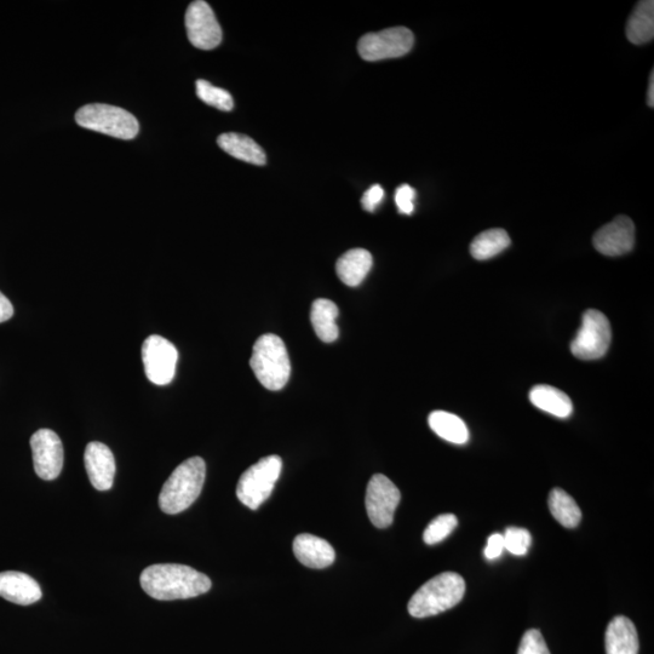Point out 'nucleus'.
<instances>
[{"label": "nucleus", "mask_w": 654, "mask_h": 654, "mask_svg": "<svg viewBox=\"0 0 654 654\" xmlns=\"http://www.w3.org/2000/svg\"><path fill=\"white\" fill-rule=\"evenodd\" d=\"M197 95L206 105L220 109L223 112H231L234 101L227 90L216 88L206 80L200 79L197 82Z\"/></svg>", "instance_id": "26"}, {"label": "nucleus", "mask_w": 654, "mask_h": 654, "mask_svg": "<svg viewBox=\"0 0 654 654\" xmlns=\"http://www.w3.org/2000/svg\"><path fill=\"white\" fill-rule=\"evenodd\" d=\"M76 122L82 128L120 140H133L140 131L139 122L133 114L105 103H93L80 108Z\"/></svg>", "instance_id": "5"}, {"label": "nucleus", "mask_w": 654, "mask_h": 654, "mask_svg": "<svg viewBox=\"0 0 654 654\" xmlns=\"http://www.w3.org/2000/svg\"><path fill=\"white\" fill-rule=\"evenodd\" d=\"M612 341L610 321L604 313L589 309L583 315L582 326L571 343V352L582 360L605 357Z\"/></svg>", "instance_id": "7"}, {"label": "nucleus", "mask_w": 654, "mask_h": 654, "mask_svg": "<svg viewBox=\"0 0 654 654\" xmlns=\"http://www.w3.org/2000/svg\"><path fill=\"white\" fill-rule=\"evenodd\" d=\"M383 199L384 189L380 185H375L364 193L363 198H361V205H363L365 211L375 212Z\"/></svg>", "instance_id": "31"}, {"label": "nucleus", "mask_w": 654, "mask_h": 654, "mask_svg": "<svg viewBox=\"0 0 654 654\" xmlns=\"http://www.w3.org/2000/svg\"><path fill=\"white\" fill-rule=\"evenodd\" d=\"M372 255L365 249H352L338 258L336 273L343 284L355 288L359 286L372 268Z\"/></svg>", "instance_id": "18"}, {"label": "nucleus", "mask_w": 654, "mask_h": 654, "mask_svg": "<svg viewBox=\"0 0 654 654\" xmlns=\"http://www.w3.org/2000/svg\"><path fill=\"white\" fill-rule=\"evenodd\" d=\"M504 550L506 549H504L503 535L501 533H493L489 541H487L484 554L487 560H496L503 554Z\"/></svg>", "instance_id": "32"}, {"label": "nucleus", "mask_w": 654, "mask_h": 654, "mask_svg": "<svg viewBox=\"0 0 654 654\" xmlns=\"http://www.w3.org/2000/svg\"><path fill=\"white\" fill-rule=\"evenodd\" d=\"M250 366L263 387L277 392L289 382L291 363L285 343L277 335L258 337L252 349Z\"/></svg>", "instance_id": "4"}, {"label": "nucleus", "mask_w": 654, "mask_h": 654, "mask_svg": "<svg viewBox=\"0 0 654 654\" xmlns=\"http://www.w3.org/2000/svg\"><path fill=\"white\" fill-rule=\"evenodd\" d=\"M647 105L651 108L654 107V71L652 70L650 76V85H648Z\"/></svg>", "instance_id": "34"}, {"label": "nucleus", "mask_w": 654, "mask_h": 654, "mask_svg": "<svg viewBox=\"0 0 654 654\" xmlns=\"http://www.w3.org/2000/svg\"><path fill=\"white\" fill-rule=\"evenodd\" d=\"M503 539L504 549L516 556L526 555L532 544L531 533L520 527H508Z\"/></svg>", "instance_id": "28"}, {"label": "nucleus", "mask_w": 654, "mask_h": 654, "mask_svg": "<svg viewBox=\"0 0 654 654\" xmlns=\"http://www.w3.org/2000/svg\"><path fill=\"white\" fill-rule=\"evenodd\" d=\"M205 476L206 464L203 458L192 457L181 463L160 491V509L169 515L185 512L202 493Z\"/></svg>", "instance_id": "2"}, {"label": "nucleus", "mask_w": 654, "mask_h": 654, "mask_svg": "<svg viewBox=\"0 0 654 654\" xmlns=\"http://www.w3.org/2000/svg\"><path fill=\"white\" fill-rule=\"evenodd\" d=\"M430 429L451 444L463 445L469 440L467 424L460 417L446 411H434L428 418Z\"/></svg>", "instance_id": "23"}, {"label": "nucleus", "mask_w": 654, "mask_h": 654, "mask_svg": "<svg viewBox=\"0 0 654 654\" xmlns=\"http://www.w3.org/2000/svg\"><path fill=\"white\" fill-rule=\"evenodd\" d=\"M401 493L386 475L375 474L367 485L365 506L367 515L377 529H387L393 524L395 510Z\"/></svg>", "instance_id": "9"}, {"label": "nucleus", "mask_w": 654, "mask_h": 654, "mask_svg": "<svg viewBox=\"0 0 654 654\" xmlns=\"http://www.w3.org/2000/svg\"><path fill=\"white\" fill-rule=\"evenodd\" d=\"M34 470L40 479L51 481L63 468L62 441L53 430L39 429L31 438Z\"/></svg>", "instance_id": "12"}, {"label": "nucleus", "mask_w": 654, "mask_h": 654, "mask_svg": "<svg viewBox=\"0 0 654 654\" xmlns=\"http://www.w3.org/2000/svg\"><path fill=\"white\" fill-rule=\"evenodd\" d=\"M510 244H512V240L504 229L493 228L475 237L470 245V254L475 260H490L508 249Z\"/></svg>", "instance_id": "24"}, {"label": "nucleus", "mask_w": 654, "mask_h": 654, "mask_svg": "<svg viewBox=\"0 0 654 654\" xmlns=\"http://www.w3.org/2000/svg\"><path fill=\"white\" fill-rule=\"evenodd\" d=\"M458 526V519L453 514L439 515L428 525L424 530L423 539L424 543L428 545L438 544L443 542L445 538L449 537Z\"/></svg>", "instance_id": "27"}, {"label": "nucleus", "mask_w": 654, "mask_h": 654, "mask_svg": "<svg viewBox=\"0 0 654 654\" xmlns=\"http://www.w3.org/2000/svg\"><path fill=\"white\" fill-rule=\"evenodd\" d=\"M416 191L409 185L398 187L395 192V204L400 214L411 215L415 210Z\"/></svg>", "instance_id": "30"}, {"label": "nucleus", "mask_w": 654, "mask_h": 654, "mask_svg": "<svg viewBox=\"0 0 654 654\" xmlns=\"http://www.w3.org/2000/svg\"><path fill=\"white\" fill-rule=\"evenodd\" d=\"M606 654H639V636L629 618L618 616L608 624L605 635Z\"/></svg>", "instance_id": "17"}, {"label": "nucleus", "mask_w": 654, "mask_h": 654, "mask_svg": "<svg viewBox=\"0 0 654 654\" xmlns=\"http://www.w3.org/2000/svg\"><path fill=\"white\" fill-rule=\"evenodd\" d=\"M283 461L277 455L262 458L240 476L237 497L245 507L256 510L271 497L280 478Z\"/></svg>", "instance_id": "6"}, {"label": "nucleus", "mask_w": 654, "mask_h": 654, "mask_svg": "<svg viewBox=\"0 0 654 654\" xmlns=\"http://www.w3.org/2000/svg\"><path fill=\"white\" fill-rule=\"evenodd\" d=\"M179 352L166 338L152 335L143 342L142 361L149 381L166 386L174 380Z\"/></svg>", "instance_id": "10"}, {"label": "nucleus", "mask_w": 654, "mask_h": 654, "mask_svg": "<svg viewBox=\"0 0 654 654\" xmlns=\"http://www.w3.org/2000/svg\"><path fill=\"white\" fill-rule=\"evenodd\" d=\"M294 554L302 565L309 569L321 570L334 564L335 549L323 538L302 533L294 541Z\"/></svg>", "instance_id": "16"}, {"label": "nucleus", "mask_w": 654, "mask_h": 654, "mask_svg": "<svg viewBox=\"0 0 654 654\" xmlns=\"http://www.w3.org/2000/svg\"><path fill=\"white\" fill-rule=\"evenodd\" d=\"M518 654H550L541 631L537 629L527 630L522 636Z\"/></svg>", "instance_id": "29"}, {"label": "nucleus", "mask_w": 654, "mask_h": 654, "mask_svg": "<svg viewBox=\"0 0 654 654\" xmlns=\"http://www.w3.org/2000/svg\"><path fill=\"white\" fill-rule=\"evenodd\" d=\"M549 509L555 520L566 529H575L582 520V510L575 499L561 489H554L549 495Z\"/></svg>", "instance_id": "25"}, {"label": "nucleus", "mask_w": 654, "mask_h": 654, "mask_svg": "<svg viewBox=\"0 0 654 654\" xmlns=\"http://www.w3.org/2000/svg\"><path fill=\"white\" fill-rule=\"evenodd\" d=\"M140 583L151 598L160 601L197 598L212 587L211 579L204 573L179 564L149 566L142 572Z\"/></svg>", "instance_id": "1"}, {"label": "nucleus", "mask_w": 654, "mask_h": 654, "mask_svg": "<svg viewBox=\"0 0 654 654\" xmlns=\"http://www.w3.org/2000/svg\"><path fill=\"white\" fill-rule=\"evenodd\" d=\"M338 307L336 303L319 298L312 304L311 321L315 334L325 343L335 342L338 338Z\"/></svg>", "instance_id": "22"}, {"label": "nucleus", "mask_w": 654, "mask_h": 654, "mask_svg": "<svg viewBox=\"0 0 654 654\" xmlns=\"http://www.w3.org/2000/svg\"><path fill=\"white\" fill-rule=\"evenodd\" d=\"M84 462L91 485L99 491L112 489L116 475V460L109 447L102 443H90L86 446Z\"/></svg>", "instance_id": "14"}, {"label": "nucleus", "mask_w": 654, "mask_h": 654, "mask_svg": "<svg viewBox=\"0 0 654 654\" xmlns=\"http://www.w3.org/2000/svg\"><path fill=\"white\" fill-rule=\"evenodd\" d=\"M42 589L26 573L7 571L0 573V598L16 605L28 606L42 599Z\"/></svg>", "instance_id": "15"}, {"label": "nucleus", "mask_w": 654, "mask_h": 654, "mask_svg": "<svg viewBox=\"0 0 654 654\" xmlns=\"http://www.w3.org/2000/svg\"><path fill=\"white\" fill-rule=\"evenodd\" d=\"M627 38L630 43L642 45L654 38V2L653 0H644L636 5L631 13L627 30Z\"/></svg>", "instance_id": "21"}, {"label": "nucleus", "mask_w": 654, "mask_h": 654, "mask_svg": "<svg viewBox=\"0 0 654 654\" xmlns=\"http://www.w3.org/2000/svg\"><path fill=\"white\" fill-rule=\"evenodd\" d=\"M218 146L235 159L254 165L267 163L266 153L249 136L235 133L222 134L217 139Z\"/></svg>", "instance_id": "19"}, {"label": "nucleus", "mask_w": 654, "mask_h": 654, "mask_svg": "<svg viewBox=\"0 0 654 654\" xmlns=\"http://www.w3.org/2000/svg\"><path fill=\"white\" fill-rule=\"evenodd\" d=\"M530 400L537 409L558 418L570 417L573 412V404L569 395L561 392L558 388L547 386V384L533 387L530 392Z\"/></svg>", "instance_id": "20"}, {"label": "nucleus", "mask_w": 654, "mask_h": 654, "mask_svg": "<svg viewBox=\"0 0 654 654\" xmlns=\"http://www.w3.org/2000/svg\"><path fill=\"white\" fill-rule=\"evenodd\" d=\"M14 315L13 304L0 292V323L8 321Z\"/></svg>", "instance_id": "33"}, {"label": "nucleus", "mask_w": 654, "mask_h": 654, "mask_svg": "<svg viewBox=\"0 0 654 654\" xmlns=\"http://www.w3.org/2000/svg\"><path fill=\"white\" fill-rule=\"evenodd\" d=\"M593 243L600 254L617 257L629 254L635 245V226L628 216H618L595 233Z\"/></svg>", "instance_id": "13"}, {"label": "nucleus", "mask_w": 654, "mask_h": 654, "mask_svg": "<svg viewBox=\"0 0 654 654\" xmlns=\"http://www.w3.org/2000/svg\"><path fill=\"white\" fill-rule=\"evenodd\" d=\"M186 28L193 47L212 50L222 42V30L214 10L204 0L189 5L186 13Z\"/></svg>", "instance_id": "11"}, {"label": "nucleus", "mask_w": 654, "mask_h": 654, "mask_svg": "<svg viewBox=\"0 0 654 654\" xmlns=\"http://www.w3.org/2000/svg\"><path fill=\"white\" fill-rule=\"evenodd\" d=\"M415 36L406 27L388 28L382 32L367 33L359 40V54L365 61L375 62L409 54Z\"/></svg>", "instance_id": "8"}, {"label": "nucleus", "mask_w": 654, "mask_h": 654, "mask_svg": "<svg viewBox=\"0 0 654 654\" xmlns=\"http://www.w3.org/2000/svg\"><path fill=\"white\" fill-rule=\"evenodd\" d=\"M466 594V582L455 572H444L423 584L412 596L407 610L412 617L440 615L460 604Z\"/></svg>", "instance_id": "3"}]
</instances>
